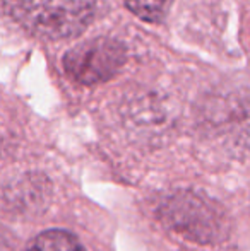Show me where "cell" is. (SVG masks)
Masks as SVG:
<instances>
[{
  "label": "cell",
  "mask_w": 250,
  "mask_h": 251,
  "mask_svg": "<svg viewBox=\"0 0 250 251\" xmlns=\"http://www.w3.org/2000/svg\"><path fill=\"white\" fill-rule=\"evenodd\" d=\"M14 19L47 40L76 36L87 26L94 0H3Z\"/></svg>",
  "instance_id": "6da1fadb"
},
{
  "label": "cell",
  "mask_w": 250,
  "mask_h": 251,
  "mask_svg": "<svg viewBox=\"0 0 250 251\" xmlns=\"http://www.w3.org/2000/svg\"><path fill=\"white\" fill-rule=\"evenodd\" d=\"M125 62V50L110 38H94L72 48L63 58L65 72L81 84L108 80Z\"/></svg>",
  "instance_id": "3957f363"
},
{
  "label": "cell",
  "mask_w": 250,
  "mask_h": 251,
  "mask_svg": "<svg viewBox=\"0 0 250 251\" xmlns=\"http://www.w3.org/2000/svg\"><path fill=\"white\" fill-rule=\"evenodd\" d=\"M165 224L200 245L220 243L228 234V219L213 200L192 192H178L161 205Z\"/></svg>",
  "instance_id": "7a4b0ae2"
},
{
  "label": "cell",
  "mask_w": 250,
  "mask_h": 251,
  "mask_svg": "<svg viewBox=\"0 0 250 251\" xmlns=\"http://www.w3.org/2000/svg\"><path fill=\"white\" fill-rule=\"evenodd\" d=\"M124 2L137 17L147 23L163 21L171 5V0H124Z\"/></svg>",
  "instance_id": "5b68a950"
},
{
  "label": "cell",
  "mask_w": 250,
  "mask_h": 251,
  "mask_svg": "<svg viewBox=\"0 0 250 251\" xmlns=\"http://www.w3.org/2000/svg\"><path fill=\"white\" fill-rule=\"evenodd\" d=\"M26 251H86L70 232L52 229L45 231L29 243Z\"/></svg>",
  "instance_id": "277c9868"
},
{
  "label": "cell",
  "mask_w": 250,
  "mask_h": 251,
  "mask_svg": "<svg viewBox=\"0 0 250 251\" xmlns=\"http://www.w3.org/2000/svg\"><path fill=\"white\" fill-rule=\"evenodd\" d=\"M0 251H14L12 245L9 243V239L2 234H0Z\"/></svg>",
  "instance_id": "8992f818"
}]
</instances>
